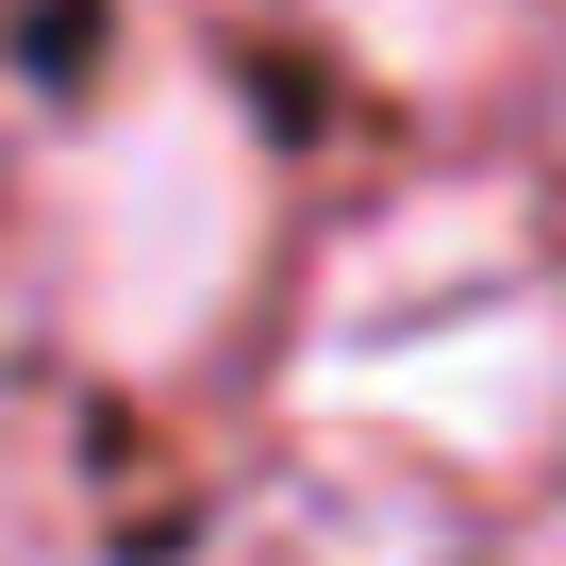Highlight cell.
Wrapping results in <instances>:
<instances>
[{
  "label": "cell",
  "mask_w": 566,
  "mask_h": 566,
  "mask_svg": "<svg viewBox=\"0 0 566 566\" xmlns=\"http://www.w3.org/2000/svg\"><path fill=\"white\" fill-rule=\"evenodd\" d=\"M317 417H384L450 467H533L566 433V317L533 301L516 266H483V233H384V266L317 317L301 350Z\"/></svg>",
  "instance_id": "2"
},
{
  "label": "cell",
  "mask_w": 566,
  "mask_h": 566,
  "mask_svg": "<svg viewBox=\"0 0 566 566\" xmlns=\"http://www.w3.org/2000/svg\"><path fill=\"white\" fill-rule=\"evenodd\" d=\"M266 266V150L200 67H134L51 167V301L101 367H184Z\"/></svg>",
  "instance_id": "1"
},
{
  "label": "cell",
  "mask_w": 566,
  "mask_h": 566,
  "mask_svg": "<svg viewBox=\"0 0 566 566\" xmlns=\"http://www.w3.org/2000/svg\"><path fill=\"white\" fill-rule=\"evenodd\" d=\"M317 18H334L384 84H467V67L500 51V18H516V0H317Z\"/></svg>",
  "instance_id": "3"
}]
</instances>
